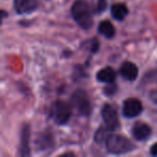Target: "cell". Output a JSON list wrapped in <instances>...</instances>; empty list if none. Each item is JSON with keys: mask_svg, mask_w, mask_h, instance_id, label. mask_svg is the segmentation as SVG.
<instances>
[{"mask_svg": "<svg viewBox=\"0 0 157 157\" xmlns=\"http://www.w3.org/2000/svg\"><path fill=\"white\" fill-rule=\"evenodd\" d=\"M94 10L86 0H75L71 7V15L74 22L83 29H90L93 26Z\"/></svg>", "mask_w": 157, "mask_h": 157, "instance_id": "1", "label": "cell"}, {"mask_svg": "<svg viewBox=\"0 0 157 157\" xmlns=\"http://www.w3.org/2000/svg\"><path fill=\"white\" fill-rule=\"evenodd\" d=\"M105 148L110 154L123 155L132 152L136 145L125 136L111 132L105 140Z\"/></svg>", "mask_w": 157, "mask_h": 157, "instance_id": "2", "label": "cell"}, {"mask_svg": "<svg viewBox=\"0 0 157 157\" xmlns=\"http://www.w3.org/2000/svg\"><path fill=\"white\" fill-rule=\"evenodd\" d=\"M70 105L80 116H90L92 113V103L87 94L83 90H76L70 97Z\"/></svg>", "mask_w": 157, "mask_h": 157, "instance_id": "3", "label": "cell"}, {"mask_svg": "<svg viewBox=\"0 0 157 157\" xmlns=\"http://www.w3.org/2000/svg\"><path fill=\"white\" fill-rule=\"evenodd\" d=\"M50 117L57 125H65L71 117V105L63 100H57L51 105Z\"/></svg>", "mask_w": 157, "mask_h": 157, "instance_id": "4", "label": "cell"}, {"mask_svg": "<svg viewBox=\"0 0 157 157\" xmlns=\"http://www.w3.org/2000/svg\"><path fill=\"white\" fill-rule=\"evenodd\" d=\"M101 117H102L105 125L110 131H115L120 128V118L116 109L112 105L105 103L101 108Z\"/></svg>", "mask_w": 157, "mask_h": 157, "instance_id": "5", "label": "cell"}, {"mask_svg": "<svg viewBox=\"0 0 157 157\" xmlns=\"http://www.w3.org/2000/svg\"><path fill=\"white\" fill-rule=\"evenodd\" d=\"M143 111L142 102L137 98H128L124 101L122 108V114L126 118H135Z\"/></svg>", "mask_w": 157, "mask_h": 157, "instance_id": "6", "label": "cell"}, {"mask_svg": "<svg viewBox=\"0 0 157 157\" xmlns=\"http://www.w3.org/2000/svg\"><path fill=\"white\" fill-rule=\"evenodd\" d=\"M30 127L29 125L25 124L21 131L20 146H18V155L22 157L30 156Z\"/></svg>", "mask_w": 157, "mask_h": 157, "instance_id": "7", "label": "cell"}, {"mask_svg": "<svg viewBox=\"0 0 157 157\" xmlns=\"http://www.w3.org/2000/svg\"><path fill=\"white\" fill-rule=\"evenodd\" d=\"M13 7L17 14H29L38 9L39 2L38 0H14Z\"/></svg>", "mask_w": 157, "mask_h": 157, "instance_id": "8", "label": "cell"}, {"mask_svg": "<svg viewBox=\"0 0 157 157\" xmlns=\"http://www.w3.org/2000/svg\"><path fill=\"white\" fill-rule=\"evenodd\" d=\"M131 133H132V137L136 140L144 141L147 138H150V136L152 135V128L146 123L138 122L133 124L132 128H131Z\"/></svg>", "mask_w": 157, "mask_h": 157, "instance_id": "9", "label": "cell"}, {"mask_svg": "<svg viewBox=\"0 0 157 157\" xmlns=\"http://www.w3.org/2000/svg\"><path fill=\"white\" fill-rule=\"evenodd\" d=\"M120 74L127 81H135L137 80L138 74H139V69L138 67L131 61H125L120 67Z\"/></svg>", "mask_w": 157, "mask_h": 157, "instance_id": "10", "label": "cell"}, {"mask_svg": "<svg viewBox=\"0 0 157 157\" xmlns=\"http://www.w3.org/2000/svg\"><path fill=\"white\" fill-rule=\"evenodd\" d=\"M97 81L100 83H114L116 80V72L113 68L111 67H105L102 69H100L96 74Z\"/></svg>", "mask_w": 157, "mask_h": 157, "instance_id": "11", "label": "cell"}, {"mask_svg": "<svg viewBox=\"0 0 157 157\" xmlns=\"http://www.w3.org/2000/svg\"><path fill=\"white\" fill-rule=\"evenodd\" d=\"M129 13V10L124 3H115L111 7V15L114 20L123 21Z\"/></svg>", "mask_w": 157, "mask_h": 157, "instance_id": "12", "label": "cell"}, {"mask_svg": "<svg viewBox=\"0 0 157 157\" xmlns=\"http://www.w3.org/2000/svg\"><path fill=\"white\" fill-rule=\"evenodd\" d=\"M98 31L100 35L105 36L107 39H112L115 36V28H114L113 24L109 21H103L99 24Z\"/></svg>", "mask_w": 157, "mask_h": 157, "instance_id": "13", "label": "cell"}, {"mask_svg": "<svg viewBox=\"0 0 157 157\" xmlns=\"http://www.w3.org/2000/svg\"><path fill=\"white\" fill-rule=\"evenodd\" d=\"M52 144H53V139L48 133H40L37 137V140H36V145H37L39 151L48 150V147H51Z\"/></svg>", "mask_w": 157, "mask_h": 157, "instance_id": "14", "label": "cell"}, {"mask_svg": "<svg viewBox=\"0 0 157 157\" xmlns=\"http://www.w3.org/2000/svg\"><path fill=\"white\" fill-rule=\"evenodd\" d=\"M112 131H110L109 129L107 128V127H105V128H99L98 130L96 131V133H95L94 138H95V141L98 142V143H101V142L107 140V138L109 137V135L111 133Z\"/></svg>", "mask_w": 157, "mask_h": 157, "instance_id": "15", "label": "cell"}, {"mask_svg": "<svg viewBox=\"0 0 157 157\" xmlns=\"http://www.w3.org/2000/svg\"><path fill=\"white\" fill-rule=\"evenodd\" d=\"M108 2L107 0H97L96 5L94 6V13L100 14L102 12H105V10L107 9Z\"/></svg>", "mask_w": 157, "mask_h": 157, "instance_id": "16", "label": "cell"}, {"mask_svg": "<svg viewBox=\"0 0 157 157\" xmlns=\"http://www.w3.org/2000/svg\"><path fill=\"white\" fill-rule=\"evenodd\" d=\"M116 92H117V85L114 83L108 84L105 87V90H103V93H105L107 96H113V95L116 94Z\"/></svg>", "mask_w": 157, "mask_h": 157, "instance_id": "17", "label": "cell"}, {"mask_svg": "<svg viewBox=\"0 0 157 157\" xmlns=\"http://www.w3.org/2000/svg\"><path fill=\"white\" fill-rule=\"evenodd\" d=\"M90 52L93 53V54H95V53H97V51L99 50V42L97 39H93L90 41Z\"/></svg>", "mask_w": 157, "mask_h": 157, "instance_id": "18", "label": "cell"}, {"mask_svg": "<svg viewBox=\"0 0 157 157\" xmlns=\"http://www.w3.org/2000/svg\"><path fill=\"white\" fill-rule=\"evenodd\" d=\"M150 154L153 155V156H157V142L154 143L150 148Z\"/></svg>", "mask_w": 157, "mask_h": 157, "instance_id": "19", "label": "cell"}, {"mask_svg": "<svg viewBox=\"0 0 157 157\" xmlns=\"http://www.w3.org/2000/svg\"><path fill=\"white\" fill-rule=\"evenodd\" d=\"M151 99H152L154 102L157 103V90H156V92H152V93H151Z\"/></svg>", "mask_w": 157, "mask_h": 157, "instance_id": "20", "label": "cell"}, {"mask_svg": "<svg viewBox=\"0 0 157 157\" xmlns=\"http://www.w3.org/2000/svg\"><path fill=\"white\" fill-rule=\"evenodd\" d=\"M7 15H8V14L6 13V11H5V10H2V18H5V17H6V16H7Z\"/></svg>", "mask_w": 157, "mask_h": 157, "instance_id": "21", "label": "cell"}]
</instances>
